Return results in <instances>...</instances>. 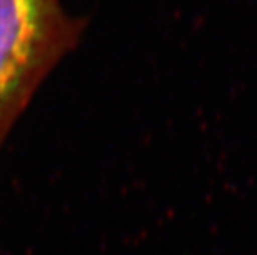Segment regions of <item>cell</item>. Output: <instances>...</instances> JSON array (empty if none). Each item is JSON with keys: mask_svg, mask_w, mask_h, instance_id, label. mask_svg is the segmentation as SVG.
I'll use <instances>...</instances> for the list:
<instances>
[{"mask_svg": "<svg viewBox=\"0 0 257 255\" xmlns=\"http://www.w3.org/2000/svg\"><path fill=\"white\" fill-rule=\"evenodd\" d=\"M86 25L60 0H0V146Z\"/></svg>", "mask_w": 257, "mask_h": 255, "instance_id": "6da1fadb", "label": "cell"}]
</instances>
